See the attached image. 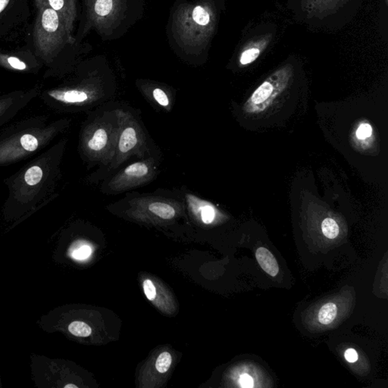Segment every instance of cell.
<instances>
[{"label":"cell","instance_id":"obj_2","mask_svg":"<svg viewBox=\"0 0 388 388\" xmlns=\"http://www.w3.org/2000/svg\"><path fill=\"white\" fill-rule=\"evenodd\" d=\"M120 128L119 112L114 118H98L86 142V147L97 160L109 161L115 155Z\"/></svg>","mask_w":388,"mask_h":388},{"label":"cell","instance_id":"obj_10","mask_svg":"<svg viewBox=\"0 0 388 388\" xmlns=\"http://www.w3.org/2000/svg\"><path fill=\"white\" fill-rule=\"evenodd\" d=\"M157 200L147 205L148 210L162 219H172L176 215L175 208L171 203L161 201V200Z\"/></svg>","mask_w":388,"mask_h":388},{"label":"cell","instance_id":"obj_16","mask_svg":"<svg viewBox=\"0 0 388 388\" xmlns=\"http://www.w3.org/2000/svg\"><path fill=\"white\" fill-rule=\"evenodd\" d=\"M323 234L328 239H334L339 234V227L332 218H325L321 224Z\"/></svg>","mask_w":388,"mask_h":388},{"label":"cell","instance_id":"obj_6","mask_svg":"<svg viewBox=\"0 0 388 388\" xmlns=\"http://www.w3.org/2000/svg\"><path fill=\"white\" fill-rule=\"evenodd\" d=\"M39 61L27 44L12 50L0 48V64L12 69L24 71L28 67L37 65Z\"/></svg>","mask_w":388,"mask_h":388},{"label":"cell","instance_id":"obj_23","mask_svg":"<svg viewBox=\"0 0 388 388\" xmlns=\"http://www.w3.org/2000/svg\"><path fill=\"white\" fill-rule=\"evenodd\" d=\"M153 95L154 100L163 107H168L169 106V99L165 91L160 88H156L153 89Z\"/></svg>","mask_w":388,"mask_h":388},{"label":"cell","instance_id":"obj_21","mask_svg":"<svg viewBox=\"0 0 388 388\" xmlns=\"http://www.w3.org/2000/svg\"><path fill=\"white\" fill-rule=\"evenodd\" d=\"M21 143L23 148L27 151H34L38 147L37 139L30 134H25L21 136Z\"/></svg>","mask_w":388,"mask_h":388},{"label":"cell","instance_id":"obj_24","mask_svg":"<svg viewBox=\"0 0 388 388\" xmlns=\"http://www.w3.org/2000/svg\"><path fill=\"white\" fill-rule=\"evenodd\" d=\"M143 286L144 294L146 297L150 301H153L156 298V289L154 283L150 279H146L142 283Z\"/></svg>","mask_w":388,"mask_h":388},{"label":"cell","instance_id":"obj_9","mask_svg":"<svg viewBox=\"0 0 388 388\" xmlns=\"http://www.w3.org/2000/svg\"><path fill=\"white\" fill-rule=\"evenodd\" d=\"M188 203L189 206L192 207L193 210H198L201 215L202 221L205 224H210L213 221L215 216V212L214 208L211 205L208 204L206 202L202 201L193 196H189L187 197Z\"/></svg>","mask_w":388,"mask_h":388},{"label":"cell","instance_id":"obj_1","mask_svg":"<svg viewBox=\"0 0 388 388\" xmlns=\"http://www.w3.org/2000/svg\"><path fill=\"white\" fill-rule=\"evenodd\" d=\"M35 16L26 36V44L47 65H56L68 57L76 40L65 20L46 5L35 6Z\"/></svg>","mask_w":388,"mask_h":388},{"label":"cell","instance_id":"obj_18","mask_svg":"<svg viewBox=\"0 0 388 388\" xmlns=\"http://www.w3.org/2000/svg\"><path fill=\"white\" fill-rule=\"evenodd\" d=\"M172 362V357L168 352H163L159 355L156 362V368L159 372L165 373L168 371Z\"/></svg>","mask_w":388,"mask_h":388},{"label":"cell","instance_id":"obj_8","mask_svg":"<svg viewBox=\"0 0 388 388\" xmlns=\"http://www.w3.org/2000/svg\"><path fill=\"white\" fill-rule=\"evenodd\" d=\"M256 259L261 268L271 277H275L279 272V266L272 253L264 247H259L256 253Z\"/></svg>","mask_w":388,"mask_h":388},{"label":"cell","instance_id":"obj_25","mask_svg":"<svg viewBox=\"0 0 388 388\" xmlns=\"http://www.w3.org/2000/svg\"><path fill=\"white\" fill-rule=\"evenodd\" d=\"M371 133H372V128H371V126L370 124H362L357 129L356 136L359 139H364L365 138L369 137Z\"/></svg>","mask_w":388,"mask_h":388},{"label":"cell","instance_id":"obj_27","mask_svg":"<svg viewBox=\"0 0 388 388\" xmlns=\"http://www.w3.org/2000/svg\"><path fill=\"white\" fill-rule=\"evenodd\" d=\"M344 356H345L346 360L347 362H351V363L358 360V353L354 349L350 348L346 350Z\"/></svg>","mask_w":388,"mask_h":388},{"label":"cell","instance_id":"obj_17","mask_svg":"<svg viewBox=\"0 0 388 388\" xmlns=\"http://www.w3.org/2000/svg\"><path fill=\"white\" fill-rule=\"evenodd\" d=\"M192 19L199 26H206L210 21V15L205 8L196 6L192 12Z\"/></svg>","mask_w":388,"mask_h":388},{"label":"cell","instance_id":"obj_4","mask_svg":"<svg viewBox=\"0 0 388 388\" xmlns=\"http://www.w3.org/2000/svg\"><path fill=\"white\" fill-rule=\"evenodd\" d=\"M155 174L156 168L149 160L134 162L112 177L106 186V192L118 193L133 189L148 183Z\"/></svg>","mask_w":388,"mask_h":388},{"label":"cell","instance_id":"obj_26","mask_svg":"<svg viewBox=\"0 0 388 388\" xmlns=\"http://www.w3.org/2000/svg\"><path fill=\"white\" fill-rule=\"evenodd\" d=\"M239 384L242 387L250 388L253 386V379L247 374H243L239 378Z\"/></svg>","mask_w":388,"mask_h":388},{"label":"cell","instance_id":"obj_11","mask_svg":"<svg viewBox=\"0 0 388 388\" xmlns=\"http://www.w3.org/2000/svg\"><path fill=\"white\" fill-rule=\"evenodd\" d=\"M52 96L55 97L61 101L66 103H83L89 99L87 92L78 89H71L67 91H56L50 93Z\"/></svg>","mask_w":388,"mask_h":388},{"label":"cell","instance_id":"obj_20","mask_svg":"<svg viewBox=\"0 0 388 388\" xmlns=\"http://www.w3.org/2000/svg\"><path fill=\"white\" fill-rule=\"evenodd\" d=\"M92 250L89 246L84 244L74 248L71 251V256L77 260H84L90 256Z\"/></svg>","mask_w":388,"mask_h":388},{"label":"cell","instance_id":"obj_22","mask_svg":"<svg viewBox=\"0 0 388 388\" xmlns=\"http://www.w3.org/2000/svg\"><path fill=\"white\" fill-rule=\"evenodd\" d=\"M260 51L258 48H252L246 50L242 53L240 57V63L242 65H247L256 60L259 56Z\"/></svg>","mask_w":388,"mask_h":388},{"label":"cell","instance_id":"obj_19","mask_svg":"<svg viewBox=\"0 0 388 388\" xmlns=\"http://www.w3.org/2000/svg\"><path fill=\"white\" fill-rule=\"evenodd\" d=\"M42 177V169L39 167L33 166L27 170L24 179L29 185H36L40 181Z\"/></svg>","mask_w":388,"mask_h":388},{"label":"cell","instance_id":"obj_5","mask_svg":"<svg viewBox=\"0 0 388 388\" xmlns=\"http://www.w3.org/2000/svg\"><path fill=\"white\" fill-rule=\"evenodd\" d=\"M30 17V0H0V39L21 28Z\"/></svg>","mask_w":388,"mask_h":388},{"label":"cell","instance_id":"obj_13","mask_svg":"<svg viewBox=\"0 0 388 388\" xmlns=\"http://www.w3.org/2000/svg\"><path fill=\"white\" fill-rule=\"evenodd\" d=\"M273 91V86L269 82L265 81L253 92L251 100L253 104H261L265 102L271 95Z\"/></svg>","mask_w":388,"mask_h":388},{"label":"cell","instance_id":"obj_28","mask_svg":"<svg viewBox=\"0 0 388 388\" xmlns=\"http://www.w3.org/2000/svg\"><path fill=\"white\" fill-rule=\"evenodd\" d=\"M65 387H77V386L74 384H68L65 386Z\"/></svg>","mask_w":388,"mask_h":388},{"label":"cell","instance_id":"obj_12","mask_svg":"<svg viewBox=\"0 0 388 388\" xmlns=\"http://www.w3.org/2000/svg\"><path fill=\"white\" fill-rule=\"evenodd\" d=\"M337 314V308L333 303H327L324 304L318 312V321L321 324H328L336 318Z\"/></svg>","mask_w":388,"mask_h":388},{"label":"cell","instance_id":"obj_15","mask_svg":"<svg viewBox=\"0 0 388 388\" xmlns=\"http://www.w3.org/2000/svg\"><path fill=\"white\" fill-rule=\"evenodd\" d=\"M68 330L71 334L80 337H86L92 333V329L83 321H75L68 326Z\"/></svg>","mask_w":388,"mask_h":388},{"label":"cell","instance_id":"obj_7","mask_svg":"<svg viewBox=\"0 0 388 388\" xmlns=\"http://www.w3.org/2000/svg\"><path fill=\"white\" fill-rule=\"evenodd\" d=\"M35 6L46 5L50 9L56 11L65 20L71 32L74 29V23L77 17L75 0H33Z\"/></svg>","mask_w":388,"mask_h":388},{"label":"cell","instance_id":"obj_14","mask_svg":"<svg viewBox=\"0 0 388 388\" xmlns=\"http://www.w3.org/2000/svg\"><path fill=\"white\" fill-rule=\"evenodd\" d=\"M115 2L114 0H95L93 4V13L95 16H108L113 11Z\"/></svg>","mask_w":388,"mask_h":388},{"label":"cell","instance_id":"obj_3","mask_svg":"<svg viewBox=\"0 0 388 388\" xmlns=\"http://www.w3.org/2000/svg\"><path fill=\"white\" fill-rule=\"evenodd\" d=\"M120 128L115 148L113 168L119 166L132 154L137 153L144 144V135L133 117L119 112Z\"/></svg>","mask_w":388,"mask_h":388}]
</instances>
